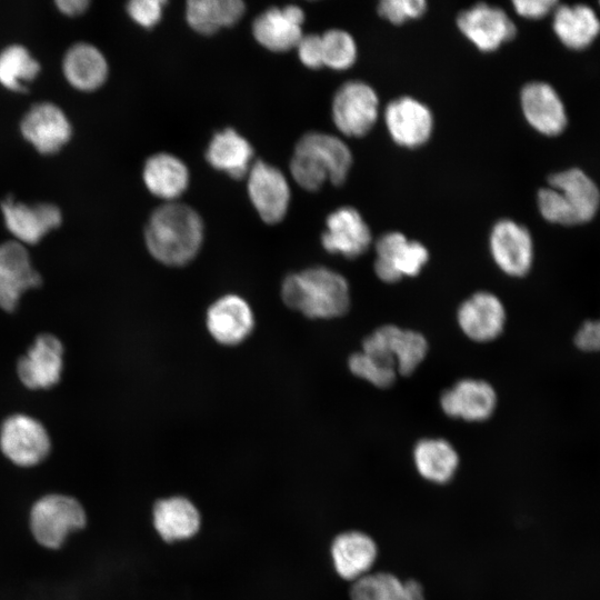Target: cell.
<instances>
[{"label":"cell","instance_id":"6da1fadb","mask_svg":"<svg viewBox=\"0 0 600 600\" xmlns=\"http://www.w3.org/2000/svg\"><path fill=\"white\" fill-rule=\"evenodd\" d=\"M144 239L149 252L158 261L167 266H182L200 250L203 223L191 207L168 202L151 213Z\"/></svg>","mask_w":600,"mask_h":600},{"label":"cell","instance_id":"7a4b0ae2","mask_svg":"<svg viewBox=\"0 0 600 600\" xmlns=\"http://www.w3.org/2000/svg\"><path fill=\"white\" fill-rule=\"evenodd\" d=\"M283 302L311 319H331L344 314L350 304L348 281L340 273L313 267L284 278Z\"/></svg>","mask_w":600,"mask_h":600},{"label":"cell","instance_id":"3957f363","mask_svg":"<svg viewBox=\"0 0 600 600\" xmlns=\"http://www.w3.org/2000/svg\"><path fill=\"white\" fill-rule=\"evenodd\" d=\"M351 164V151L341 139L312 131L297 142L290 160V173L301 188L316 191L328 180L334 186L342 184Z\"/></svg>","mask_w":600,"mask_h":600},{"label":"cell","instance_id":"277c9868","mask_svg":"<svg viewBox=\"0 0 600 600\" xmlns=\"http://www.w3.org/2000/svg\"><path fill=\"white\" fill-rule=\"evenodd\" d=\"M87 511L73 496L51 492L38 498L29 510L28 524L33 540L44 549L58 550L71 533L86 528Z\"/></svg>","mask_w":600,"mask_h":600},{"label":"cell","instance_id":"5b68a950","mask_svg":"<svg viewBox=\"0 0 600 600\" xmlns=\"http://www.w3.org/2000/svg\"><path fill=\"white\" fill-rule=\"evenodd\" d=\"M361 351L408 376L426 358L428 342L414 330L387 324L364 338Z\"/></svg>","mask_w":600,"mask_h":600},{"label":"cell","instance_id":"8992f818","mask_svg":"<svg viewBox=\"0 0 600 600\" xmlns=\"http://www.w3.org/2000/svg\"><path fill=\"white\" fill-rule=\"evenodd\" d=\"M0 450L14 466L32 468L50 454L51 440L39 420L17 413L8 417L0 428Z\"/></svg>","mask_w":600,"mask_h":600},{"label":"cell","instance_id":"52a82bcc","mask_svg":"<svg viewBox=\"0 0 600 600\" xmlns=\"http://www.w3.org/2000/svg\"><path fill=\"white\" fill-rule=\"evenodd\" d=\"M378 116V96L366 82L348 81L337 90L332 100V119L344 136H366L376 124Z\"/></svg>","mask_w":600,"mask_h":600},{"label":"cell","instance_id":"ba28073f","mask_svg":"<svg viewBox=\"0 0 600 600\" xmlns=\"http://www.w3.org/2000/svg\"><path fill=\"white\" fill-rule=\"evenodd\" d=\"M374 247L377 253L374 272L387 283L419 274L429 258L428 250L422 243L410 241L398 231L384 233L377 240Z\"/></svg>","mask_w":600,"mask_h":600},{"label":"cell","instance_id":"9c48e42d","mask_svg":"<svg viewBox=\"0 0 600 600\" xmlns=\"http://www.w3.org/2000/svg\"><path fill=\"white\" fill-rule=\"evenodd\" d=\"M20 132L39 153L59 152L72 137V126L61 108L48 101L30 107L20 121Z\"/></svg>","mask_w":600,"mask_h":600},{"label":"cell","instance_id":"30bf717a","mask_svg":"<svg viewBox=\"0 0 600 600\" xmlns=\"http://www.w3.org/2000/svg\"><path fill=\"white\" fill-rule=\"evenodd\" d=\"M3 221L14 240L36 244L62 223L58 206L48 202L29 204L7 197L0 203Z\"/></svg>","mask_w":600,"mask_h":600},{"label":"cell","instance_id":"8fae6325","mask_svg":"<svg viewBox=\"0 0 600 600\" xmlns=\"http://www.w3.org/2000/svg\"><path fill=\"white\" fill-rule=\"evenodd\" d=\"M248 194L252 206L266 223H278L287 214L290 188L283 173L258 160L248 172Z\"/></svg>","mask_w":600,"mask_h":600},{"label":"cell","instance_id":"7c38bea8","mask_svg":"<svg viewBox=\"0 0 600 600\" xmlns=\"http://www.w3.org/2000/svg\"><path fill=\"white\" fill-rule=\"evenodd\" d=\"M490 252L498 268L508 276L523 277L533 263V240L529 230L510 219L499 220L490 233Z\"/></svg>","mask_w":600,"mask_h":600},{"label":"cell","instance_id":"4fadbf2b","mask_svg":"<svg viewBox=\"0 0 600 600\" xmlns=\"http://www.w3.org/2000/svg\"><path fill=\"white\" fill-rule=\"evenodd\" d=\"M41 284L24 244L9 240L0 244V309L13 311L21 296Z\"/></svg>","mask_w":600,"mask_h":600},{"label":"cell","instance_id":"5bb4252c","mask_svg":"<svg viewBox=\"0 0 600 600\" xmlns=\"http://www.w3.org/2000/svg\"><path fill=\"white\" fill-rule=\"evenodd\" d=\"M462 34L479 50L491 52L516 36V26L500 8L478 3L457 18Z\"/></svg>","mask_w":600,"mask_h":600},{"label":"cell","instance_id":"9a60e30c","mask_svg":"<svg viewBox=\"0 0 600 600\" xmlns=\"http://www.w3.org/2000/svg\"><path fill=\"white\" fill-rule=\"evenodd\" d=\"M63 369V347L49 333L40 334L19 360L20 381L31 390H46L56 386Z\"/></svg>","mask_w":600,"mask_h":600},{"label":"cell","instance_id":"2e32d148","mask_svg":"<svg viewBox=\"0 0 600 600\" xmlns=\"http://www.w3.org/2000/svg\"><path fill=\"white\" fill-rule=\"evenodd\" d=\"M384 122L392 140L404 148L424 144L433 129L430 109L412 97H400L388 103Z\"/></svg>","mask_w":600,"mask_h":600},{"label":"cell","instance_id":"e0dca14e","mask_svg":"<svg viewBox=\"0 0 600 600\" xmlns=\"http://www.w3.org/2000/svg\"><path fill=\"white\" fill-rule=\"evenodd\" d=\"M507 320L501 300L491 292L480 291L464 300L457 321L462 332L477 342H488L500 336Z\"/></svg>","mask_w":600,"mask_h":600},{"label":"cell","instance_id":"ac0fdd59","mask_svg":"<svg viewBox=\"0 0 600 600\" xmlns=\"http://www.w3.org/2000/svg\"><path fill=\"white\" fill-rule=\"evenodd\" d=\"M371 241L370 229L354 208L341 207L328 216L321 236L322 246L328 252L357 258L369 249Z\"/></svg>","mask_w":600,"mask_h":600},{"label":"cell","instance_id":"d6986e66","mask_svg":"<svg viewBox=\"0 0 600 600\" xmlns=\"http://www.w3.org/2000/svg\"><path fill=\"white\" fill-rule=\"evenodd\" d=\"M304 13L294 4L270 8L259 14L252 23L257 42L273 52L296 48L302 38Z\"/></svg>","mask_w":600,"mask_h":600},{"label":"cell","instance_id":"ffe728a7","mask_svg":"<svg viewBox=\"0 0 600 600\" xmlns=\"http://www.w3.org/2000/svg\"><path fill=\"white\" fill-rule=\"evenodd\" d=\"M520 104L528 123L541 134L557 136L567 127L564 104L546 82L527 83L520 92Z\"/></svg>","mask_w":600,"mask_h":600},{"label":"cell","instance_id":"44dd1931","mask_svg":"<svg viewBox=\"0 0 600 600\" xmlns=\"http://www.w3.org/2000/svg\"><path fill=\"white\" fill-rule=\"evenodd\" d=\"M440 404L443 412L466 421H483L496 409L497 394L492 386L482 380L462 379L446 390Z\"/></svg>","mask_w":600,"mask_h":600},{"label":"cell","instance_id":"7402d4cb","mask_svg":"<svg viewBox=\"0 0 600 600\" xmlns=\"http://www.w3.org/2000/svg\"><path fill=\"white\" fill-rule=\"evenodd\" d=\"M254 318L241 297L227 294L214 301L207 312V328L221 344L234 346L251 333Z\"/></svg>","mask_w":600,"mask_h":600},{"label":"cell","instance_id":"603a6c76","mask_svg":"<svg viewBox=\"0 0 600 600\" xmlns=\"http://www.w3.org/2000/svg\"><path fill=\"white\" fill-rule=\"evenodd\" d=\"M336 572L344 580L357 581L370 573L378 548L374 540L361 531L338 534L330 548Z\"/></svg>","mask_w":600,"mask_h":600},{"label":"cell","instance_id":"cb8c5ba5","mask_svg":"<svg viewBox=\"0 0 600 600\" xmlns=\"http://www.w3.org/2000/svg\"><path fill=\"white\" fill-rule=\"evenodd\" d=\"M62 72L74 89L91 92L106 82L109 67L106 57L97 47L78 42L66 51Z\"/></svg>","mask_w":600,"mask_h":600},{"label":"cell","instance_id":"d4e9b609","mask_svg":"<svg viewBox=\"0 0 600 600\" xmlns=\"http://www.w3.org/2000/svg\"><path fill=\"white\" fill-rule=\"evenodd\" d=\"M549 187L558 190L570 208L577 224L593 219L600 206V191L594 181L582 170L572 168L553 173Z\"/></svg>","mask_w":600,"mask_h":600},{"label":"cell","instance_id":"484cf974","mask_svg":"<svg viewBox=\"0 0 600 600\" xmlns=\"http://www.w3.org/2000/svg\"><path fill=\"white\" fill-rule=\"evenodd\" d=\"M153 526L167 542L193 537L200 528V513L184 497L158 500L153 506Z\"/></svg>","mask_w":600,"mask_h":600},{"label":"cell","instance_id":"4316f807","mask_svg":"<svg viewBox=\"0 0 600 600\" xmlns=\"http://www.w3.org/2000/svg\"><path fill=\"white\" fill-rule=\"evenodd\" d=\"M143 182L156 197L173 202L188 188L189 170L176 156L159 152L147 159L143 166Z\"/></svg>","mask_w":600,"mask_h":600},{"label":"cell","instance_id":"83f0119b","mask_svg":"<svg viewBox=\"0 0 600 600\" xmlns=\"http://www.w3.org/2000/svg\"><path fill=\"white\" fill-rule=\"evenodd\" d=\"M252 157L253 149L249 141L232 128L214 133L206 151L211 167L234 179L248 174Z\"/></svg>","mask_w":600,"mask_h":600},{"label":"cell","instance_id":"f1b7e54d","mask_svg":"<svg viewBox=\"0 0 600 600\" xmlns=\"http://www.w3.org/2000/svg\"><path fill=\"white\" fill-rule=\"evenodd\" d=\"M552 27L559 40L573 50L587 48L600 33L597 14L586 4L557 6Z\"/></svg>","mask_w":600,"mask_h":600},{"label":"cell","instance_id":"f546056e","mask_svg":"<svg viewBox=\"0 0 600 600\" xmlns=\"http://www.w3.org/2000/svg\"><path fill=\"white\" fill-rule=\"evenodd\" d=\"M413 462L423 479L443 484L453 478L459 464V456L447 440L426 438L414 446Z\"/></svg>","mask_w":600,"mask_h":600},{"label":"cell","instance_id":"4dcf8cb0","mask_svg":"<svg viewBox=\"0 0 600 600\" xmlns=\"http://www.w3.org/2000/svg\"><path fill=\"white\" fill-rule=\"evenodd\" d=\"M351 600H426L422 586L389 572L368 573L353 582Z\"/></svg>","mask_w":600,"mask_h":600},{"label":"cell","instance_id":"1f68e13d","mask_svg":"<svg viewBox=\"0 0 600 600\" xmlns=\"http://www.w3.org/2000/svg\"><path fill=\"white\" fill-rule=\"evenodd\" d=\"M244 11L246 6L240 0H190L186 19L196 32L208 36L236 24Z\"/></svg>","mask_w":600,"mask_h":600},{"label":"cell","instance_id":"d6a6232c","mask_svg":"<svg viewBox=\"0 0 600 600\" xmlns=\"http://www.w3.org/2000/svg\"><path fill=\"white\" fill-rule=\"evenodd\" d=\"M41 66L21 44H11L0 51V84L13 92H26L40 73Z\"/></svg>","mask_w":600,"mask_h":600},{"label":"cell","instance_id":"836d02e7","mask_svg":"<svg viewBox=\"0 0 600 600\" xmlns=\"http://www.w3.org/2000/svg\"><path fill=\"white\" fill-rule=\"evenodd\" d=\"M323 66L346 70L357 60V44L350 33L331 29L321 34Z\"/></svg>","mask_w":600,"mask_h":600},{"label":"cell","instance_id":"e575fe53","mask_svg":"<svg viewBox=\"0 0 600 600\" xmlns=\"http://www.w3.org/2000/svg\"><path fill=\"white\" fill-rule=\"evenodd\" d=\"M348 364L354 376L378 388L390 387L398 373L396 369L380 362L363 351L351 354Z\"/></svg>","mask_w":600,"mask_h":600},{"label":"cell","instance_id":"d590c367","mask_svg":"<svg viewBox=\"0 0 600 600\" xmlns=\"http://www.w3.org/2000/svg\"><path fill=\"white\" fill-rule=\"evenodd\" d=\"M541 216L551 223L577 226L576 219L561 193L551 188H542L537 196Z\"/></svg>","mask_w":600,"mask_h":600},{"label":"cell","instance_id":"8d00e7d4","mask_svg":"<svg viewBox=\"0 0 600 600\" xmlns=\"http://www.w3.org/2000/svg\"><path fill=\"white\" fill-rule=\"evenodd\" d=\"M378 13L381 18L393 24H402L410 19H418L427 10L423 0H382L378 4Z\"/></svg>","mask_w":600,"mask_h":600},{"label":"cell","instance_id":"74e56055","mask_svg":"<svg viewBox=\"0 0 600 600\" xmlns=\"http://www.w3.org/2000/svg\"><path fill=\"white\" fill-rule=\"evenodd\" d=\"M164 4L162 0H132L127 4V12L137 24L150 29L161 20Z\"/></svg>","mask_w":600,"mask_h":600},{"label":"cell","instance_id":"f35d334b","mask_svg":"<svg viewBox=\"0 0 600 600\" xmlns=\"http://www.w3.org/2000/svg\"><path fill=\"white\" fill-rule=\"evenodd\" d=\"M300 61L310 69L323 66L322 40L320 34H303L297 44Z\"/></svg>","mask_w":600,"mask_h":600},{"label":"cell","instance_id":"ab89813d","mask_svg":"<svg viewBox=\"0 0 600 600\" xmlns=\"http://www.w3.org/2000/svg\"><path fill=\"white\" fill-rule=\"evenodd\" d=\"M573 341L583 352L600 351V319L586 320L577 330Z\"/></svg>","mask_w":600,"mask_h":600},{"label":"cell","instance_id":"60d3db41","mask_svg":"<svg viewBox=\"0 0 600 600\" xmlns=\"http://www.w3.org/2000/svg\"><path fill=\"white\" fill-rule=\"evenodd\" d=\"M512 4L519 16L528 19H540L554 10L558 2L556 0H514Z\"/></svg>","mask_w":600,"mask_h":600},{"label":"cell","instance_id":"b9f144b4","mask_svg":"<svg viewBox=\"0 0 600 600\" xmlns=\"http://www.w3.org/2000/svg\"><path fill=\"white\" fill-rule=\"evenodd\" d=\"M57 9L64 16L74 18L83 14L89 6L90 1L87 0H58L54 2Z\"/></svg>","mask_w":600,"mask_h":600}]
</instances>
